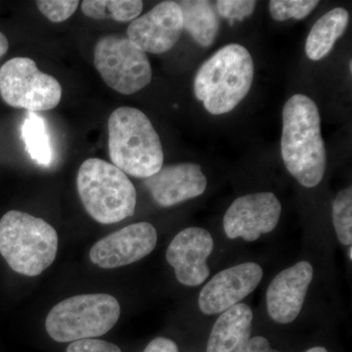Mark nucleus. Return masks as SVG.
Returning <instances> with one entry per match:
<instances>
[{"label": "nucleus", "instance_id": "23", "mask_svg": "<svg viewBox=\"0 0 352 352\" xmlns=\"http://www.w3.org/2000/svg\"><path fill=\"white\" fill-rule=\"evenodd\" d=\"M36 3L39 11L53 23L68 20L80 6L78 0H38Z\"/></svg>", "mask_w": 352, "mask_h": 352}, {"label": "nucleus", "instance_id": "3", "mask_svg": "<svg viewBox=\"0 0 352 352\" xmlns=\"http://www.w3.org/2000/svg\"><path fill=\"white\" fill-rule=\"evenodd\" d=\"M108 131L109 156L122 173L146 179L163 168L161 139L151 120L138 109H116L109 118Z\"/></svg>", "mask_w": 352, "mask_h": 352}, {"label": "nucleus", "instance_id": "12", "mask_svg": "<svg viewBox=\"0 0 352 352\" xmlns=\"http://www.w3.org/2000/svg\"><path fill=\"white\" fill-rule=\"evenodd\" d=\"M182 32V13L177 2L164 1L132 21L126 38L143 52L162 54L177 43Z\"/></svg>", "mask_w": 352, "mask_h": 352}, {"label": "nucleus", "instance_id": "14", "mask_svg": "<svg viewBox=\"0 0 352 352\" xmlns=\"http://www.w3.org/2000/svg\"><path fill=\"white\" fill-rule=\"evenodd\" d=\"M312 279L314 267L307 261H300L280 272L266 293V305L271 318L280 324L296 320L302 311Z\"/></svg>", "mask_w": 352, "mask_h": 352}, {"label": "nucleus", "instance_id": "26", "mask_svg": "<svg viewBox=\"0 0 352 352\" xmlns=\"http://www.w3.org/2000/svg\"><path fill=\"white\" fill-rule=\"evenodd\" d=\"M143 352H179L177 344L166 338H156L148 344Z\"/></svg>", "mask_w": 352, "mask_h": 352}, {"label": "nucleus", "instance_id": "13", "mask_svg": "<svg viewBox=\"0 0 352 352\" xmlns=\"http://www.w3.org/2000/svg\"><path fill=\"white\" fill-rule=\"evenodd\" d=\"M214 239L206 229L189 227L171 241L166 258L175 268L176 279L187 287L203 284L210 276L207 259L214 250Z\"/></svg>", "mask_w": 352, "mask_h": 352}, {"label": "nucleus", "instance_id": "18", "mask_svg": "<svg viewBox=\"0 0 352 352\" xmlns=\"http://www.w3.org/2000/svg\"><path fill=\"white\" fill-rule=\"evenodd\" d=\"M349 23V12L340 7L322 16L308 34L305 43L307 57L312 61H319L327 56L336 41L346 32Z\"/></svg>", "mask_w": 352, "mask_h": 352}, {"label": "nucleus", "instance_id": "11", "mask_svg": "<svg viewBox=\"0 0 352 352\" xmlns=\"http://www.w3.org/2000/svg\"><path fill=\"white\" fill-rule=\"evenodd\" d=\"M263 277V268L254 263H241L220 271L201 289L199 308L206 315L222 314L252 294Z\"/></svg>", "mask_w": 352, "mask_h": 352}, {"label": "nucleus", "instance_id": "8", "mask_svg": "<svg viewBox=\"0 0 352 352\" xmlns=\"http://www.w3.org/2000/svg\"><path fill=\"white\" fill-rule=\"evenodd\" d=\"M94 65L106 85L122 95L135 94L152 80L147 54L126 36L110 34L99 39Z\"/></svg>", "mask_w": 352, "mask_h": 352}, {"label": "nucleus", "instance_id": "25", "mask_svg": "<svg viewBox=\"0 0 352 352\" xmlns=\"http://www.w3.org/2000/svg\"><path fill=\"white\" fill-rule=\"evenodd\" d=\"M66 352H122L119 346L112 342L97 339L76 340L71 342Z\"/></svg>", "mask_w": 352, "mask_h": 352}, {"label": "nucleus", "instance_id": "5", "mask_svg": "<svg viewBox=\"0 0 352 352\" xmlns=\"http://www.w3.org/2000/svg\"><path fill=\"white\" fill-rule=\"evenodd\" d=\"M76 187L87 214L99 223H117L135 212V187L126 173L107 161L85 160L78 170Z\"/></svg>", "mask_w": 352, "mask_h": 352}, {"label": "nucleus", "instance_id": "19", "mask_svg": "<svg viewBox=\"0 0 352 352\" xmlns=\"http://www.w3.org/2000/svg\"><path fill=\"white\" fill-rule=\"evenodd\" d=\"M82 13L95 20L112 19L117 22H129L138 19L143 10L140 0H85Z\"/></svg>", "mask_w": 352, "mask_h": 352}, {"label": "nucleus", "instance_id": "9", "mask_svg": "<svg viewBox=\"0 0 352 352\" xmlns=\"http://www.w3.org/2000/svg\"><path fill=\"white\" fill-rule=\"evenodd\" d=\"M281 212V203L271 192L240 197L224 215V232L229 239L254 242L277 226Z\"/></svg>", "mask_w": 352, "mask_h": 352}, {"label": "nucleus", "instance_id": "4", "mask_svg": "<svg viewBox=\"0 0 352 352\" xmlns=\"http://www.w3.org/2000/svg\"><path fill=\"white\" fill-rule=\"evenodd\" d=\"M54 227L39 217L9 210L0 219V254L11 270L34 277L54 263L58 252Z\"/></svg>", "mask_w": 352, "mask_h": 352}, {"label": "nucleus", "instance_id": "1", "mask_svg": "<svg viewBox=\"0 0 352 352\" xmlns=\"http://www.w3.org/2000/svg\"><path fill=\"white\" fill-rule=\"evenodd\" d=\"M281 155L287 170L305 188H314L323 179L327 155L320 113L305 95H294L285 104Z\"/></svg>", "mask_w": 352, "mask_h": 352}, {"label": "nucleus", "instance_id": "17", "mask_svg": "<svg viewBox=\"0 0 352 352\" xmlns=\"http://www.w3.org/2000/svg\"><path fill=\"white\" fill-rule=\"evenodd\" d=\"M177 3L182 9L183 30H186L201 47L212 45L220 28L214 4L206 0H184Z\"/></svg>", "mask_w": 352, "mask_h": 352}, {"label": "nucleus", "instance_id": "15", "mask_svg": "<svg viewBox=\"0 0 352 352\" xmlns=\"http://www.w3.org/2000/svg\"><path fill=\"white\" fill-rule=\"evenodd\" d=\"M144 184L156 203L168 208L201 196L208 182L200 166L180 163L163 166L146 178Z\"/></svg>", "mask_w": 352, "mask_h": 352}, {"label": "nucleus", "instance_id": "29", "mask_svg": "<svg viewBox=\"0 0 352 352\" xmlns=\"http://www.w3.org/2000/svg\"><path fill=\"white\" fill-rule=\"evenodd\" d=\"M305 352H328V351L325 349V347L316 346L312 347V349H308V351Z\"/></svg>", "mask_w": 352, "mask_h": 352}, {"label": "nucleus", "instance_id": "2", "mask_svg": "<svg viewBox=\"0 0 352 352\" xmlns=\"http://www.w3.org/2000/svg\"><path fill=\"white\" fill-rule=\"evenodd\" d=\"M254 65L244 46L220 48L197 72L194 94L212 115L231 112L247 96L254 82Z\"/></svg>", "mask_w": 352, "mask_h": 352}, {"label": "nucleus", "instance_id": "31", "mask_svg": "<svg viewBox=\"0 0 352 352\" xmlns=\"http://www.w3.org/2000/svg\"><path fill=\"white\" fill-rule=\"evenodd\" d=\"M349 69H351V72L352 71L351 60V62H349Z\"/></svg>", "mask_w": 352, "mask_h": 352}, {"label": "nucleus", "instance_id": "28", "mask_svg": "<svg viewBox=\"0 0 352 352\" xmlns=\"http://www.w3.org/2000/svg\"><path fill=\"white\" fill-rule=\"evenodd\" d=\"M9 43L6 36L0 32V59L6 54L8 51Z\"/></svg>", "mask_w": 352, "mask_h": 352}, {"label": "nucleus", "instance_id": "22", "mask_svg": "<svg viewBox=\"0 0 352 352\" xmlns=\"http://www.w3.org/2000/svg\"><path fill=\"white\" fill-rule=\"evenodd\" d=\"M316 0H272L270 2L271 17L278 22L291 19L302 20L318 6Z\"/></svg>", "mask_w": 352, "mask_h": 352}, {"label": "nucleus", "instance_id": "16", "mask_svg": "<svg viewBox=\"0 0 352 352\" xmlns=\"http://www.w3.org/2000/svg\"><path fill=\"white\" fill-rule=\"evenodd\" d=\"M252 308L239 303L222 312L208 340L207 352H240L251 339Z\"/></svg>", "mask_w": 352, "mask_h": 352}, {"label": "nucleus", "instance_id": "20", "mask_svg": "<svg viewBox=\"0 0 352 352\" xmlns=\"http://www.w3.org/2000/svg\"><path fill=\"white\" fill-rule=\"evenodd\" d=\"M22 138L32 159L39 164L48 166L52 159V151L43 118L29 112L23 124Z\"/></svg>", "mask_w": 352, "mask_h": 352}, {"label": "nucleus", "instance_id": "24", "mask_svg": "<svg viewBox=\"0 0 352 352\" xmlns=\"http://www.w3.org/2000/svg\"><path fill=\"white\" fill-rule=\"evenodd\" d=\"M256 1L252 0H219L215 2V8L221 17L230 21H243L254 13Z\"/></svg>", "mask_w": 352, "mask_h": 352}, {"label": "nucleus", "instance_id": "30", "mask_svg": "<svg viewBox=\"0 0 352 352\" xmlns=\"http://www.w3.org/2000/svg\"><path fill=\"white\" fill-rule=\"evenodd\" d=\"M349 259H352V247L349 245Z\"/></svg>", "mask_w": 352, "mask_h": 352}, {"label": "nucleus", "instance_id": "21", "mask_svg": "<svg viewBox=\"0 0 352 352\" xmlns=\"http://www.w3.org/2000/svg\"><path fill=\"white\" fill-rule=\"evenodd\" d=\"M333 222L338 239L342 245L352 243V189L339 192L333 203Z\"/></svg>", "mask_w": 352, "mask_h": 352}, {"label": "nucleus", "instance_id": "6", "mask_svg": "<svg viewBox=\"0 0 352 352\" xmlns=\"http://www.w3.org/2000/svg\"><path fill=\"white\" fill-rule=\"evenodd\" d=\"M120 316V305L108 294L71 296L55 305L45 320L46 332L57 342L95 339L112 330Z\"/></svg>", "mask_w": 352, "mask_h": 352}, {"label": "nucleus", "instance_id": "10", "mask_svg": "<svg viewBox=\"0 0 352 352\" xmlns=\"http://www.w3.org/2000/svg\"><path fill=\"white\" fill-rule=\"evenodd\" d=\"M157 241L156 228L149 222L131 224L94 244L90 250V259L103 270L129 265L149 256Z\"/></svg>", "mask_w": 352, "mask_h": 352}, {"label": "nucleus", "instance_id": "27", "mask_svg": "<svg viewBox=\"0 0 352 352\" xmlns=\"http://www.w3.org/2000/svg\"><path fill=\"white\" fill-rule=\"evenodd\" d=\"M240 352H281L273 349L264 337L251 338Z\"/></svg>", "mask_w": 352, "mask_h": 352}, {"label": "nucleus", "instance_id": "7", "mask_svg": "<svg viewBox=\"0 0 352 352\" xmlns=\"http://www.w3.org/2000/svg\"><path fill=\"white\" fill-rule=\"evenodd\" d=\"M62 94L56 78L39 71L30 58H13L0 68V95L11 107L30 113L52 110L59 105Z\"/></svg>", "mask_w": 352, "mask_h": 352}]
</instances>
